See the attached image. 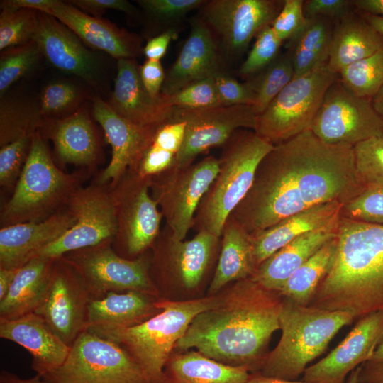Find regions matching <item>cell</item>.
Instances as JSON below:
<instances>
[{"label": "cell", "instance_id": "52", "mask_svg": "<svg viewBox=\"0 0 383 383\" xmlns=\"http://www.w3.org/2000/svg\"><path fill=\"white\" fill-rule=\"evenodd\" d=\"M69 3L86 13L101 18L107 10H116L123 12L132 17L138 18L140 12L135 6L126 0H71Z\"/></svg>", "mask_w": 383, "mask_h": 383}, {"label": "cell", "instance_id": "46", "mask_svg": "<svg viewBox=\"0 0 383 383\" xmlns=\"http://www.w3.org/2000/svg\"><path fill=\"white\" fill-rule=\"evenodd\" d=\"M33 136H25L0 149V185L14 189L30 153Z\"/></svg>", "mask_w": 383, "mask_h": 383}, {"label": "cell", "instance_id": "36", "mask_svg": "<svg viewBox=\"0 0 383 383\" xmlns=\"http://www.w3.org/2000/svg\"><path fill=\"white\" fill-rule=\"evenodd\" d=\"M336 247L337 235L300 266L277 293L284 299L294 304L309 305L318 285L331 267Z\"/></svg>", "mask_w": 383, "mask_h": 383}, {"label": "cell", "instance_id": "54", "mask_svg": "<svg viewBox=\"0 0 383 383\" xmlns=\"http://www.w3.org/2000/svg\"><path fill=\"white\" fill-rule=\"evenodd\" d=\"M358 383H383V339L372 357L360 365Z\"/></svg>", "mask_w": 383, "mask_h": 383}, {"label": "cell", "instance_id": "38", "mask_svg": "<svg viewBox=\"0 0 383 383\" xmlns=\"http://www.w3.org/2000/svg\"><path fill=\"white\" fill-rule=\"evenodd\" d=\"M89 99V91L79 84L60 80L43 88L38 102L43 119H60L75 113Z\"/></svg>", "mask_w": 383, "mask_h": 383}, {"label": "cell", "instance_id": "17", "mask_svg": "<svg viewBox=\"0 0 383 383\" xmlns=\"http://www.w3.org/2000/svg\"><path fill=\"white\" fill-rule=\"evenodd\" d=\"M221 237L199 231L190 240H179L165 225L152 248L150 274L175 279L186 289L197 288L218 250Z\"/></svg>", "mask_w": 383, "mask_h": 383}, {"label": "cell", "instance_id": "57", "mask_svg": "<svg viewBox=\"0 0 383 383\" xmlns=\"http://www.w3.org/2000/svg\"><path fill=\"white\" fill-rule=\"evenodd\" d=\"M18 268H0V300L6 295Z\"/></svg>", "mask_w": 383, "mask_h": 383}, {"label": "cell", "instance_id": "16", "mask_svg": "<svg viewBox=\"0 0 383 383\" xmlns=\"http://www.w3.org/2000/svg\"><path fill=\"white\" fill-rule=\"evenodd\" d=\"M88 290L77 270L62 257L55 258L44 296L33 313L71 347L88 327Z\"/></svg>", "mask_w": 383, "mask_h": 383}, {"label": "cell", "instance_id": "45", "mask_svg": "<svg viewBox=\"0 0 383 383\" xmlns=\"http://www.w3.org/2000/svg\"><path fill=\"white\" fill-rule=\"evenodd\" d=\"M283 42L271 25L264 27L255 36L254 45L239 69L242 76H251L267 67L278 55Z\"/></svg>", "mask_w": 383, "mask_h": 383}, {"label": "cell", "instance_id": "61", "mask_svg": "<svg viewBox=\"0 0 383 383\" xmlns=\"http://www.w3.org/2000/svg\"><path fill=\"white\" fill-rule=\"evenodd\" d=\"M363 18L380 35L383 36V17L364 13Z\"/></svg>", "mask_w": 383, "mask_h": 383}, {"label": "cell", "instance_id": "33", "mask_svg": "<svg viewBox=\"0 0 383 383\" xmlns=\"http://www.w3.org/2000/svg\"><path fill=\"white\" fill-rule=\"evenodd\" d=\"M54 260L35 257L18 268L0 300V318L16 319L35 311L45 294Z\"/></svg>", "mask_w": 383, "mask_h": 383}, {"label": "cell", "instance_id": "41", "mask_svg": "<svg viewBox=\"0 0 383 383\" xmlns=\"http://www.w3.org/2000/svg\"><path fill=\"white\" fill-rule=\"evenodd\" d=\"M44 59L35 40L4 49L0 53V97L19 79L34 71Z\"/></svg>", "mask_w": 383, "mask_h": 383}, {"label": "cell", "instance_id": "23", "mask_svg": "<svg viewBox=\"0 0 383 383\" xmlns=\"http://www.w3.org/2000/svg\"><path fill=\"white\" fill-rule=\"evenodd\" d=\"M135 59L116 60L113 89L106 100L118 115L136 125L158 126L172 117L174 107L167 95L152 96L145 88Z\"/></svg>", "mask_w": 383, "mask_h": 383}, {"label": "cell", "instance_id": "3", "mask_svg": "<svg viewBox=\"0 0 383 383\" xmlns=\"http://www.w3.org/2000/svg\"><path fill=\"white\" fill-rule=\"evenodd\" d=\"M308 306L355 319L383 310V226L340 217L333 263Z\"/></svg>", "mask_w": 383, "mask_h": 383}, {"label": "cell", "instance_id": "34", "mask_svg": "<svg viewBox=\"0 0 383 383\" xmlns=\"http://www.w3.org/2000/svg\"><path fill=\"white\" fill-rule=\"evenodd\" d=\"M164 374L165 383H246L251 377L245 367L225 365L194 350L172 355Z\"/></svg>", "mask_w": 383, "mask_h": 383}, {"label": "cell", "instance_id": "30", "mask_svg": "<svg viewBox=\"0 0 383 383\" xmlns=\"http://www.w3.org/2000/svg\"><path fill=\"white\" fill-rule=\"evenodd\" d=\"M383 46V36L364 18L352 11L338 20L333 28L327 67L338 74Z\"/></svg>", "mask_w": 383, "mask_h": 383}, {"label": "cell", "instance_id": "56", "mask_svg": "<svg viewBox=\"0 0 383 383\" xmlns=\"http://www.w3.org/2000/svg\"><path fill=\"white\" fill-rule=\"evenodd\" d=\"M352 2L364 13L383 17V0H355Z\"/></svg>", "mask_w": 383, "mask_h": 383}, {"label": "cell", "instance_id": "12", "mask_svg": "<svg viewBox=\"0 0 383 383\" xmlns=\"http://www.w3.org/2000/svg\"><path fill=\"white\" fill-rule=\"evenodd\" d=\"M218 172V158L210 155L187 167L173 165L151 177V196L177 238L184 240L192 228L199 204Z\"/></svg>", "mask_w": 383, "mask_h": 383}, {"label": "cell", "instance_id": "24", "mask_svg": "<svg viewBox=\"0 0 383 383\" xmlns=\"http://www.w3.org/2000/svg\"><path fill=\"white\" fill-rule=\"evenodd\" d=\"M44 13L56 18L89 48L117 60L135 59L143 53L142 39L114 23L84 13L67 1L54 0Z\"/></svg>", "mask_w": 383, "mask_h": 383}, {"label": "cell", "instance_id": "14", "mask_svg": "<svg viewBox=\"0 0 383 383\" xmlns=\"http://www.w3.org/2000/svg\"><path fill=\"white\" fill-rule=\"evenodd\" d=\"M310 130L327 144L354 147L382 136L383 122L368 99L351 92L338 78L326 90Z\"/></svg>", "mask_w": 383, "mask_h": 383}, {"label": "cell", "instance_id": "32", "mask_svg": "<svg viewBox=\"0 0 383 383\" xmlns=\"http://www.w3.org/2000/svg\"><path fill=\"white\" fill-rule=\"evenodd\" d=\"M256 269L250 234L228 218L222 230L218 261L208 290L209 296L215 295L230 282L251 277Z\"/></svg>", "mask_w": 383, "mask_h": 383}, {"label": "cell", "instance_id": "48", "mask_svg": "<svg viewBox=\"0 0 383 383\" xmlns=\"http://www.w3.org/2000/svg\"><path fill=\"white\" fill-rule=\"evenodd\" d=\"M148 17L157 22L170 23L180 20L189 12L203 6L204 0H138Z\"/></svg>", "mask_w": 383, "mask_h": 383}, {"label": "cell", "instance_id": "5", "mask_svg": "<svg viewBox=\"0 0 383 383\" xmlns=\"http://www.w3.org/2000/svg\"><path fill=\"white\" fill-rule=\"evenodd\" d=\"M354 320L353 315L346 311L299 305L283 299L281 338L257 373L296 381L307 365L324 353L337 333Z\"/></svg>", "mask_w": 383, "mask_h": 383}, {"label": "cell", "instance_id": "44", "mask_svg": "<svg viewBox=\"0 0 383 383\" xmlns=\"http://www.w3.org/2000/svg\"><path fill=\"white\" fill-rule=\"evenodd\" d=\"M340 216L355 221L383 226V188L367 187L342 206Z\"/></svg>", "mask_w": 383, "mask_h": 383}, {"label": "cell", "instance_id": "39", "mask_svg": "<svg viewBox=\"0 0 383 383\" xmlns=\"http://www.w3.org/2000/svg\"><path fill=\"white\" fill-rule=\"evenodd\" d=\"M294 77V70L289 53L279 54L259 72L257 77L249 81L256 94L255 102L252 106L254 113L257 116L262 113Z\"/></svg>", "mask_w": 383, "mask_h": 383}, {"label": "cell", "instance_id": "50", "mask_svg": "<svg viewBox=\"0 0 383 383\" xmlns=\"http://www.w3.org/2000/svg\"><path fill=\"white\" fill-rule=\"evenodd\" d=\"M215 84L221 106H252L256 99L255 92L250 83H241L224 73L214 77Z\"/></svg>", "mask_w": 383, "mask_h": 383}, {"label": "cell", "instance_id": "42", "mask_svg": "<svg viewBox=\"0 0 383 383\" xmlns=\"http://www.w3.org/2000/svg\"><path fill=\"white\" fill-rule=\"evenodd\" d=\"M38 26V11L3 8L0 13V50L33 40Z\"/></svg>", "mask_w": 383, "mask_h": 383}, {"label": "cell", "instance_id": "62", "mask_svg": "<svg viewBox=\"0 0 383 383\" xmlns=\"http://www.w3.org/2000/svg\"><path fill=\"white\" fill-rule=\"evenodd\" d=\"M360 366L352 371L343 383H358Z\"/></svg>", "mask_w": 383, "mask_h": 383}, {"label": "cell", "instance_id": "55", "mask_svg": "<svg viewBox=\"0 0 383 383\" xmlns=\"http://www.w3.org/2000/svg\"><path fill=\"white\" fill-rule=\"evenodd\" d=\"M177 37V30L169 28L167 30L151 38L143 48V54L148 60H160L165 55L170 42Z\"/></svg>", "mask_w": 383, "mask_h": 383}, {"label": "cell", "instance_id": "51", "mask_svg": "<svg viewBox=\"0 0 383 383\" xmlns=\"http://www.w3.org/2000/svg\"><path fill=\"white\" fill-rule=\"evenodd\" d=\"M352 1L307 0L304 1L303 11L306 18L325 17L339 20L351 12Z\"/></svg>", "mask_w": 383, "mask_h": 383}, {"label": "cell", "instance_id": "25", "mask_svg": "<svg viewBox=\"0 0 383 383\" xmlns=\"http://www.w3.org/2000/svg\"><path fill=\"white\" fill-rule=\"evenodd\" d=\"M224 72L214 33L202 19H193L179 55L165 72L161 93L170 96L194 82Z\"/></svg>", "mask_w": 383, "mask_h": 383}, {"label": "cell", "instance_id": "9", "mask_svg": "<svg viewBox=\"0 0 383 383\" xmlns=\"http://www.w3.org/2000/svg\"><path fill=\"white\" fill-rule=\"evenodd\" d=\"M43 378L52 383H151L122 347L88 331L78 335L65 362Z\"/></svg>", "mask_w": 383, "mask_h": 383}, {"label": "cell", "instance_id": "47", "mask_svg": "<svg viewBox=\"0 0 383 383\" xmlns=\"http://www.w3.org/2000/svg\"><path fill=\"white\" fill-rule=\"evenodd\" d=\"M167 97L171 106L179 109H201L223 106L214 77L194 82Z\"/></svg>", "mask_w": 383, "mask_h": 383}, {"label": "cell", "instance_id": "31", "mask_svg": "<svg viewBox=\"0 0 383 383\" xmlns=\"http://www.w3.org/2000/svg\"><path fill=\"white\" fill-rule=\"evenodd\" d=\"M157 300L134 291L109 292L102 298L90 300L88 327L124 328L140 324L160 311Z\"/></svg>", "mask_w": 383, "mask_h": 383}, {"label": "cell", "instance_id": "59", "mask_svg": "<svg viewBox=\"0 0 383 383\" xmlns=\"http://www.w3.org/2000/svg\"><path fill=\"white\" fill-rule=\"evenodd\" d=\"M246 383H315V382H307L303 381H292V380H286L274 377H269L260 374L259 373H255L251 374L250 379L247 381Z\"/></svg>", "mask_w": 383, "mask_h": 383}, {"label": "cell", "instance_id": "11", "mask_svg": "<svg viewBox=\"0 0 383 383\" xmlns=\"http://www.w3.org/2000/svg\"><path fill=\"white\" fill-rule=\"evenodd\" d=\"M151 177L128 170L109 184L116 206L117 231L112 246L120 256L133 260L148 251L159 235L162 215L150 192Z\"/></svg>", "mask_w": 383, "mask_h": 383}, {"label": "cell", "instance_id": "26", "mask_svg": "<svg viewBox=\"0 0 383 383\" xmlns=\"http://www.w3.org/2000/svg\"><path fill=\"white\" fill-rule=\"evenodd\" d=\"M75 223L65 207L48 218L0 228V268H20Z\"/></svg>", "mask_w": 383, "mask_h": 383}, {"label": "cell", "instance_id": "21", "mask_svg": "<svg viewBox=\"0 0 383 383\" xmlns=\"http://www.w3.org/2000/svg\"><path fill=\"white\" fill-rule=\"evenodd\" d=\"M382 338L383 310L361 317L337 347L305 370L301 381L343 383L348 374L372 357Z\"/></svg>", "mask_w": 383, "mask_h": 383}, {"label": "cell", "instance_id": "13", "mask_svg": "<svg viewBox=\"0 0 383 383\" xmlns=\"http://www.w3.org/2000/svg\"><path fill=\"white\" fill-rule=\"evenodd\" d=\"M67 209L74 224L61 237L42 249L35 257L57 258L65 254L113 238L117 231L115 201L109 184L94 182L76 190Z\"/></svg>", "mask_w": 383, "mask_h": 383}, {"label": "cell", "instance_id": "18", "mask_svg": "<svg viewBox=\"0 0 383 383\" xmlns=\"http://www.w3.org/2000/svg\"><path fill=\"white\" fill-rule=\"evenodd\" d=\"M275 0H211L202 7V20L218 37L228 57L243 54L250 41L271 25L283 6Z\"/></svg>", "mask_w": 383, "mask_h": 383}, {"label": "cell", "instance_id": "28", "mask_svg": "<svg viewBox=\"0 0 383 383\" xmlns=\"http://www.w3.org/2000/svg\"><path fill=\"white\" fill-rule=\"evenodd\" d=\"M338 216L326 225L295 238L263 261L251 278L263 287L279 292L289 277L322 246L336 237Z\"/></svg>", "mask_w": 383, "mask_h": 383}, {"label": "cell", "instance_id": "49", "mask_svg": "<svg viewBox=\"0 0 383 383\" xmlns=\"http://www.w3.org/2000/svg\"><path fill=\"white\" fill-rule=\"evenodd\" d=\"M303 0H284L282 9L271 24L276 35L282 41L294 38L305 26L307 18L303 11Z\"/></svg>", "mask_w": 383, "mask_h": 383}, {"label": "cell", "instance_id": "53", "mask_svg": "<svg viewBox=\"0 0 383 383\" xmlns=\"http://www.w3.org/2000/svg\"><path fill=\"white\" fill-rule=\"evenodd\" d=\"M139 73L141 81L148 91L153 97L161 96L165 72L160 60H148L139 66Z\"/></svg>", "mask_w": 383, "mask_h": 383}, {"label": "cell", "instance_id": "1", "mask_svg": "<svg viewBox=\"0 0 383 383\" xmlns=\"http://www.w3.org/2000/svg\"><path fill=\"white\" fill-rule=\"evenodd\" d=\"M365 189L353 147L327 144L308 130L262 158L251 188L228 218L252 235L323 204H344Z\"/></svg>", "mask_w": 383, "mask_h": 383}, {"label": "cell", "instance_id": "37", "mask_svg": "<svg viewBox=\"0 0 383 383\" xmlns=\"http://www.w3.org/2000/svg\"><path fill=\"white\" fill-rule=\"evenodd\" d=\"M43 117L39 102L21 96L1 97L0 148L39 131Z\"/></svg>", "mask_w": 383, "mask_h": 383}, {"label": "cell", "instance_id": "60", "mask_svg": "<svg viewBox=\"0 0 383 383\" xmlns=\"http://www.w3.org/2000/svg\"><path fill=\"white\" fill-rule=\"evenodd\" d=\"M371 104L374 111L383 122V86L372 96Z\"/></svg>", "mask_w": 383, "mask_h": 383}, {"label": "cell", "instance_id": "29", "mask_svg": "<svg viewBox=\"0 0 383 383\" xmlns=\"http://www.w3.org/2000/svg\"><path fill=\"white\" fill-rule=\"evenodd\" d=\"M343 205L336 201L323 204L292 215L268 228L250 235L257 267L295 238L326 225L340 216Z\"/></svg>", "mask_w": 383, "mask_h": 383}, {"label": "cell", "instance_id": "35", "mask_svg": "<svg viewBox=\"0 0 383 383\" xmlns=\"http://www.w3.org/2000/svg\"><path fill=\"white\" fill-rule=\"evenodd\" d=\"M333 28L330 18H307L300 32L287 41V52L293 62L294 77L327 64Z\"/></svg>", "mask_w": 383, "mask_h": 383}, {"label": "cell", "instance_id": "27", "mask_svg": "<svg viewBox=\"0 0 383 383\" xmlns=\"http://www.w3.org/2000/svg\"><path fill=\"white\" fill-rule=\"evenodd\" d=\"M0 337L26 349L33 357V370L42 377L60 367L70 350L35 313L12 320L0 318Z\"/></svg>", "mask_w": 383, "mask_h": 383}, {"label": "cell", "instance_id": "22", "mask_svg": "<svg viewBox=\"0 0 383 383\" xmlns=\"http://www.w3.org/2000/svg\"><path fill=\"white\" fill-rule=\"evenodd\" d=\"M84 104L60 119H43L39 131L52 141L57 165H74L93 171L102 159L100 135L92 121L91 109Z\"/></svg>", "mask_w": 383, "mask_h": 383}, {"label": "cell", "instance_id": "19", "mask_svg": "<svg viewBox=\"0 0 383 383\" xmlns=\"http://www.w3.org/2000/svg\"><path fill=\"white\" fill-rule=\"evenodd\" d=\"M172 117L182 120L185 133L174 165H191L196 157L208 150L223 146L239 129L254 131L257 115L252 106L235 105L201 109L174 107Z\"/></svg>", "mask_w": 383, "mask_h": 383}, {"label": "cell", "instance_id": "40", "mask_svg": "<svg viewBox=\"0 0 383 383\" xmlns=\"http://www.w3.org/2000/svg\"><path fill=\"white\" fill-rule=\"evenodd\" d=\"M338 77L355 95L372 98L383 86V46L370 56L344 68Z\"/></svg>", "mask_w": 383, "mask_h": 383}, {"label": "cell", "instance_id": "6", "mask_svg": "<svg viewBox=\"0 0 383 383\" xmlns=\"http://www.w3.org/2000/svg\"><path fill=\"white\" fill-rule=\"evenodd\" d=\"M87 175V170L69 174L60 168L38 131L12 195L1 209V228L42 221L62 210Z\"/></svg>", "mask_w": 383, "mask_h": 383}, {"label": "cell", "instance_id": "8", "mask_svg": "<svg viewBox=\"0 0 383 383\" xmlns=\"http://www.w3.org/2000/svg\"><path fill=\"white\" fill-rule=\"evenodd\" d=\"M338 77L326 64L294 77L257 116L254 131L275 145L310 130L326 90Z\"/></svg>", "mask_w": 383, "mask_h": 383}, {"label": "cell", "instance_id": "4", "mask_svg": "<svg viewBox=\"0 0 383 383\" xmlns=\"http://www.w3.org/2000/svg\"><path fill=\"white\" fill-rule=\"evenodd\" d=\"M220 298L221 294L184 301L157 299L160 311L140 324L124 328L89 326L87 331L122 347L151 383H165L164 370L173 348L193 319L216 305Z\"/></svg>", "mask_w": 383, "mask_h": 383}, {"label": "cell", "instance_id": "15", "mask_svg": "<svg viewBox=\"0 0 383 383\" xmlns=\"http://www.w3.org/2000/svg\"><path fill=\"white\" fill-rule=\"evenodd\" d=\"M34 40L44 59L54 67L82 79L96 91L107 95L108 64L105 57L87 47L56 18L38 11Z\"/></svg>", "mask_w": 383, "mask_h": 383}, {"label": "cell", "instance_id": "7", "mask_svg": "<svg viewBox=\"0 0 383 383\" xmlns=\"http://www.w3.org/2000/svg\"><path fill=\"white\" fill-rule=\"evenodd\" d=\"M274 146L252 130L233 133L222 146L218 172L195 213L196 233L221 237L226 220L251 188L258 165Z\"/></svg>", "mask_w": 383, "mask_h": 383}, {"label": "cell", "instance_id": "2", "mask_svg": "<svg viewBox=\"0 0 383 383\" xmlns=\"http://www.w3.org/2000/svg\"><path fill=\"white\" fill-rule=\"evenodd\" d=\"M212 308L199 313L175 348H195L225 365L257 373L279 329L283 298L251 277L235 282Z\"/></svg>", "mask_w": 383, "mask_h": 383}, {"label": "cell", "instance_id": "20", "mask_svg": "<svg viewBox=\"0 0 383 383\" xmlns=\"http://www.w3.org/2000/svg\"><path fill=\"white\" fill-rule=\"evenodd\" d=\"M91 101L93 118L101 126L112 150L109 163L94 181L112 184L128 170H136L157 126L133 123L116 113L101 96L91 97Z\"/></svg>", "mask_w": 383, "mask_h": 383}, {"label": "cell", "instance_id": "43", "mask_svg": "<svg viewBox=\"0 0 383 383\" xmlns=\"http://www.w3.org/2000/svg\"><path fill=\"white\" fill-rule=\"evenodd\" d=\"M353 150L357 173L366 188H383V135L360 142Z\"/></svg>", "mask_w": 383, "mask_h": 383}, {"label": "cell", "instance_id": "10", "mask_svg": "<svg viewBox=\"0 0 383 383\" xmlns=\"http://www.w3.org/2000/svg\"><path fill=\"white\" fill-rule=\"evenodd\" d=\"M113 240L67 252L62 257L83 279L91 299L109 292H138L157 298L159 290L150 274L148 251L129 260L113 250Z\"/></svg>", "mask_w": 383, "mask_h": 383}, {"label": "cell", "instance_id": "58", "mask_svg": "<svg viewBox=\"0 0 383 383\" xmlns=\"http://www.w3.org/2000/svg\"><path fill=\"white\" fill-rule=\"evenodd\" d=\"M41 378L43 377L40 375L37 374L32 378L24 379L12 373L3 371L0 375V383H52L45 379L42 380Z\"/></svg>", "mask_w": 383, "mask_h": 383}]
</instances>
